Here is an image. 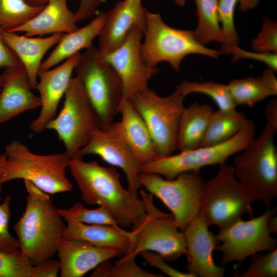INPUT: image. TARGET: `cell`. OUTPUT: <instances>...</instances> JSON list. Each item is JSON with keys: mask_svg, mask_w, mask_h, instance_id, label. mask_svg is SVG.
<instances>
[{"mask_svg": "<svg viewBox=\"0 0 277 277\" xmlns=\"http://www.w3.org/2000/svg\"><path fill=\"white\" fill-rule=\"evenodd\" d=\"M69 167L85 203L105 207L121 227L133 229L144 220L146 212L142 199L122 186L114 168L79 158L71 159Z\"/></svg>", "mask_w": 277, "mask_h": 277, "instance_id": "obj_1", "label": "cell"}, {"mask_svg": "<svg viewBox=\"0 0 277 277\" xmlns=\"http://www.w3.org/2000/svg\"><path fill=\"white\" fill-rule=\"evenodd\" d=\"M24 184L28 193L26 208L13 229L22 255L38 266L56 253L66 225L48 193L29 181Z\"/></svg>", "mask_w": 277, "mask_h": 277, "instance_id": "obj_2", "label": "cell"}, {"mask_svg": "<svg viewBox=\"0 0 277 277\" xmlns=\"http://www.w3.org/2000/svg\"><path fill=\"white\" fill-rule=\"evenodd\" d=\"M277 130L266 125L236 156L232 166L234 174L254 200L269 209L277 197V148L274 138Z\"/></svg>", "mask_w": 277, "mask_h": 277, "instance_id": "obj_3", "label": "cell"}, {"mask_svg": "<svg viewBox=\"0 0 277 277\" xmlns=\"http://www.w3.org/2000/svg\"><path fill=\"white\" fill-rule=\"evenodd\" d=\"M7 156L3 183L17 179L29 181L48 194L70 191L72 185L66 171L71 159L65 151L36 154L21 142L14 140L5 147Z\"/></svg>", "mask_w": 277, "mask_h": 277, "instance_id": "obj_4", "label": "cell"}, {"mask_svg": "<svg viewBox=\"0 0 277 277\" xmlns=\"http://www.w3.org/2000/svg\"><path fill=\"white\" fill-rule=\"evenodd\" d=\"M74 70L95 113L100 129H108L119 113L123 99L120 77L93 45L82 53Z\"/></svg>", "mask_w": 277, "mask_h": 277, "instance_id": "obj_5", "label": "cell"}, {"mask_svg": "<svg viewBox=\"0 0 277 277\" xmlns=\"http://www.w3.org/2000/svg\"><path fill=\"white\" fill-rule=\"evenodd\" d=\"M144 41L141 45L142 59L146 64L157 67L161 62L169 63L176 71L183 60L191 54L217 58L220 50L209 49L199 43L193 31L181 30L167 25L159 13L146 9Z\"/></svg>", "mask_w": 277, "mask_h": 277, "instance_id": "obj_6", "label": "cell"}, {"mask_svg": "<svg viewBox=\"0 0 277 277\" xmlns=\"http://www.w3.org/2000/svg\"><path fill=\"white\" fill-rule=\"evenodd\" d=\"M255 124L247 119L237 134L229 140L156 157L143 166L142 172L156 173L171 180L183 172L200 171L207 166L225 164L229 157L245 149L255 138Z\"/></svg>", "mask_w": 277, "mask_h": 277, "instance_id": "obj_7", "label": "cell"}, {"mask_svg": "<svg viewBox=\"0 0 277 277\" xmlns=\"http://www.w3.org/2000/svg\"><path fill=\"white\" fill-rule=\"evenodd\" d=\"M254 200L236 177L232 165H220L216 174L206 182L200 212L208 225L220 229L241 219L252 215Z\"/></svg>", "mask_w": 277, "mask_h": 277, "instance_id": "obj_8", "label": "cell"}, {"mask_svg": "<svg viewBox=\"0 0 277 277\" xmlns=\"http://www.w3.org/2000/svg\"><path fill=\"white\" fill-rule=\"evenodd\" d=\"M185 97L176 89L168 96H160L148 88L131 100L149 130L156 157L172 154L177 150L179 126Z\"/></svg>", "mask_w": 277, "mask_h": 277, "instance_id": "obj_9", "label": "cell"}, {"mask_svg": "<svg viewBox=\"0 0 277 277\" xmlns=\"http://www.w3.org/2000/svg\"><path fill=\"white\" fill-rule=\"evenodd\" d=\"M199 172H183L171 180L149 172H142L139 176L142 186L170 210L182 232L200 212L206 182Z\"/></svg>", "mask_w": 277, "mask_h": 277, "instance_id": "obj_10", "label": "cell"}, {"mask_svg": "<svg viewBox=\"0 0 277 277\" xmlns=\"http://www.w3.org/2000/svg\"><path fill=\"white\" fill-rule=\"evenodd\" d=\"M140 194L145 207L146 217L139 226L132 229L135 234L133 249L122 256L135 259L141 252L150 251L169 262L186 254L184 233L176 226L172 214L157 209L150 193L141 190Z\"/></svg>", "mask_w": 277, "mask_h": 277, "instance_id": "obj_11", "label": "cell"}, {"mask_svg": "<svg viewBox=\"0 0 277 277\" xmlns=\"http://www.w3.org/2000/svg\"><path fill=\"white\" fill-rule=\"evenodd\" d=\"M64 98L60 113L46 129L56 132L72 159L100 128L95 113L76 77L70 80Z\"/></svg>", "mask_w": 277, "mask_h": 277, "instance_id": "obj_12", "label": "cell"}, {"mask_svg": "<svg viewBox=\"0 0 277 277\" xmlns=\"http://www.w3.org/2000/svg\"><path fill=\"white\" fill-rule=\"evenodd\" d=\"M275 212L276 206L259 216L248 221L240 219L220 229L215 237L221 244L215 249L222 254L219 265L241 263L254 254L276 248V240L271 236L268 226L269 219Z\"/></svg>", "mask_w": 277, "mask_h": 277, "instance_id": "obj_13", "label": "cell"}, {"mask_svg": "<svg viewBox=\"0 0 277 277\" xmlns=\"http://www.w3.org/2000/svg\"><path fill=\"white\" fill-rule=\"evenodd\" d=\"M144 32L138 26L133 27L117 47L101 55L121 79L122 100L131 101L137 93L147 89L149 81L160 70L157 67L147 65L142 59L141 45Z\"/></svg>", "mask_w": 277, "mask_h": 277, "instance_id": "obj_14", "label": "cell"}, {"mask_svg": "<svg viewBox=\"0 0 277 277\" xmlns=\"http://www.w3.org/2000/svg\"><path fill=\"white\" fill-rule=\"evenodd\" d=\"M91 154L98 155L108 164L121 168L125 174L128 189L137 194L142 187L139 176L143 164L119 136L109 128H100L73 158L83 159Z\"/></svg>", "mask_w": 277, "mask_h": 277, "instance_id": "obj_15", "label": "cell"}, {"mask_svg": "<svg viewBox=\"0 0 277 277\" xmlns=\"http://www.w3.org/2000/svg\"><path fill=\"white\" fill-rule=\"evenodd\" d=\"M209 227L199 213L183 231L187 261L186 268L193 277H223L225 273V266L217 265L214 261L213 252L217 241Z\"/></svg>", "mask_w": 277, "mask_h": 277, "instance_id": "obj_16", "label": "cell"}, {"mask_svg": "<svg viewBox=\"0 0 277 277\" xmlns=\"http://www.w3.org/2000/svg\"><path fill=\"white\" fill-rule=\"evenodd\" d=\"M78 52L57 67L39 70L36 89L39 93L41 109L38 116L30 124L34 133L43 132L54 118L58 104L64 96L71 75L81 57Z\"/></svg>", "mask_w": 277, "mask_h": 277, "instance_id": "obj_17", "label": "cell"}, {"mask_svg": "<svg viewBox=\"0 0 277 277\" xmlns=\"http://www.w3.org/2000/svg\"><path fill=\"white\" fill-rule=\"evenodd\" d=\"M1 76L0 124L41 107L40 98L32 92L27 73L22 63L5 68Z\"/></svg>", "mask_w": 277, "mask_h": 277, "instance_id": "obj_18", "label": "cell"}, {"mask_svg": "<svg viewBox=\"0 0 277 277\" xmlns=\"http://www.w3.org/2000/svg\"><path fill=\"white\" fill-rule=\"evenodd\" d=\"M142 1L122 0L106 12L98 35L101 55L117 47L133 27L137 26L145 30L146 8L143 7Z\"/></svg>", "mask_w": 277, "mask_h": 277, "instance_id": "obj_19", "label": "cell"}, {"mask_svg": "<svg viewBox=\"0 0 277 277\" xmlns=\"http://www.w3.org/2000/svg\"><path fill=\"white\" fill-rule=\"evenodd\" d=\"M56 253L61 277H81L102 262L123 255L116 249L64 238L60 240Z\"/></svg>", "mask_w": 277, "mask_h": 277, "instance_id": "obj_20", "label": "cell"}, {"mask_svg": "<svg viewBox=\"0 0 277 277\" xmlns=\"http://www.w3.org/2000/svg\"><path fill=\"white\" fill-rule=\"evenodd\" d=\"M119 113L121 121L108 128L124 141L143 166L155 159L157 155L150 134L131 101H122Z\"/></svg>", "mask_w": 277, "mask_h": 277, "instance_id": "obj_21", "label": "cell"}, {"mask_svg": "<svg viewBox=\"0 0 277 277\" xmlns=\"http://www.w3.org/2000/svg\"><path fill=\"white\" fill-rule=\"evenodd\" d=\"M64 33H54L46 37L19 35L3 31L5 44L16 54L27 73L32 89H36L38 74L46 53L61 39Z\"/></svg>", "mask_w": 277, "mask_h": 277, "instance_id": "obj_22", "label": "cell"}, {"mask_svg": "<svg viewBox=\"0 0 277 277\" xmlns=\"http://www.w3.org/2000/svg\"><path fill=\"white\" fill-rule=\"evenodd\" d=\"M66 222L64 238L85 241L100 247L116 249L123 255L129 254L133 249L135 234L132 230L128 231L120 226L109 225L87 224L70 221Z\"/></svg>", "mask_w": 277, "mask_h": 277, "instance_id": "obj_23", "label": "cell"}, {"mask_svg": "<svg viewBox=\"0 0 277 277\" xmlns=\"http://www.w3.org/2000/svg\"><path fill=\"white\" fill-rule=\"evenodd\" d=\"M67 1L49 0L36 15L10 31L24 32V35L30 37L74 31L78 29L77 21L74 13L68 6Z\"/></svg>", "mask_w": 277, "mask_h": 277, "instance_id": "obj_24", "label": "cell"}, {"mask_svg": "<svg viewBox=\"0 0 277 277\" xmlns=\"http://www.w3.org/2000/svg\"><path fill=\"white\" fill-rule=\"evenodd\" d=\"M106 12H101L87 25L64 34L55 48L42 63L40 70H46L92 45L104 24Z\"/></svg>", "mask_w": 277, "mask_h": 277, "instance_id": "obj_25", "label": "cell"}, {"mask_svg": "<svg viewBox=\"0 0 277 277\" xmlns=\"http://www.w3.org/2000/svg\"><path fill=\"white\" fill-rule=\"evenodd\" d=\"M213 111L211 105L197 102L184 107L179 126L177 150L182 151L200 146Z\"/></svg>", "mask_w": 277, "mask_h": 277, "instance_id": "obj_26", "label": "cell"}, {"mask_svg": "<svg viewBox=\"0 0 277 277\" xmlns=\"http://www.w3.org/2000/svg\"><path fill=\"white\" fill-rule=\"evenodd\" d=\"M247 120L245 114L235 108L214 111L199 147L215 145L229 140L237 134Z\"/></svg>", "mask_w": 277, "mask_h": 277, "instance_id": "obj_27", "label": "cell"}, {"mask_svg": "<svg viewBox=\"0 0 277 277\" xmlns=\"http://www.w3.org/2000/svg\"><path fill=\"white\" fill-rule=\"evenodd\" d=\"M60 269L58 261L50 259L33 266L21 252L0 251V277H55Z\"/></svg>", "mask_w": 277, "mask_h": 277, "instance_id": "obj_28", "label": "cell"}, {"mask_svg": "<svg viewBox=\"0 0 277 277\" xmlns=\"http://www.w3.org/2000/svg\"><path fill=\"white\" fill-rule=\"evenodd\" d=\"M198 24L193 31L196 41L204 45L212 42L222 43L218 13V0H194Z\"/></svg>", "mask_w": 277, "mask_h": 277, "instance_id": "obj_29", "label": "cell"}, {"mask_svg": "<svg viewBox=\"0 0 277 277\" xmlns=\"http://www.w3.org/2000/svg\"><path fill=\"white\" fill-rule=\"evenodd\" d=\"M228 86L236 105H245L252 107L266 97L277 94L260 77L234 79L230 81Z\"/></svg>", "mask_w": 277, "mask_h": 277, "instance_id": "obj_30", "label": "cell"}, {"mask_svg": "<svg viewBox=\"0 0 277 277\" xmlns=\"http://www.w3.org/2000/svg\"><path fill=\"white\" fill-rule=\"evenodd\" d=\"M43 6H33L24 0H0V28L11 31L36 15Z\"/></svg>", "mask_w": 277, "mask_h": 277, "instance_id": "obj_31", "label": "cell"}, {"mask_svg": "<svg viewBox=\"0 0 277 277\" xmlns=\"http://www.w3.org/2000/svg\"><path fill=\"white\" fill-rule=\"evenodd\" d=\"M176 89L185 96L193 93L206 94L214 101L219 109L228 110L236 106L228 85L210 81L203 83L183 81L176 86Z\"/></svg>", "mask_w": 277, "mask_h": 277, "instance_id": "obj_32", "label": "cell"}, {"mask_svg": "<svg viewBox=\"0 0 277 277\" xmlns=\"http://www.w3.org/2000/svg\"><path fill=\"white\" fill-rule=\"evenodd\" d=\"M57 212L66 221L81 222L87 224L109 225L120 226L113 215L104 206L89 209L76 202L68 209H56Z\"/></svg>", "mask_w": 277, "mask_h": 277, "instance_id": "obj_33", "label": "cell"}, {"mask_svg": "<svg viewBox=\"0 0 277 277\" xmlns=\"http://www.w3.org/2000/svg\"><path fill=\"white\" fill-rule=\"evenodd\" d=\"M135 258L122 256L112 264L106 260L95 268L92 277H163L164 275L147 271L135 262Z\"/></svg>", "mask_w": 277, "mask_h": 277, "instance_id": "obj_34", "label": "cell"}, {"mask_svg": "<svg viewBox=\"0 0 277 277\" xmlns=\"http://www.w3.org/2000/svg\"><path fill=\"white\" fill-rule=\"evenodd\" d=\"M236 0H218L219 18L222 36V48L238 46L239 37L234 25Z\"/></svg>", "mask_w": 277, "mask_h": 277, "instance_id": "obj_35", "label": "cell"}, {"mask_svg": "<svg viewBox=\"0 0 277 277\" xmlns=\"http://www.w3.org/2000/svg\"><path fill=\"white\" fill-rule=\"evenodd\" d=\"M248 269L239 277H276L277 249L265 254L252 255Z\"/></svg>", "mask_w": 277, "mask_h": 277, "instance_id": "obj_36", "label": "cell"}, {"mask_svg": "<svg viewBox=\"0 0 277 277\" xmlns=\"http://www.w3.org/2000/svg\"><path fill=\"white\" fill-rule=\"evenodd\" d=\"M10 200V197L8 196L0 203V251L19 253L18 241L10 234L8 229L11 215Z\"/></svg>", "mask_w": 277, "mask_h": 277, "instance_id": "obj_37", "label": "cell"}, {"mask_svg": "<svg viewBox=\"0 0 277 277\" xmlns=\"http://www.w3.org/2000/svg\"><path fill=\"white\" fill-rule=\"evenodd\" d=\"M253 50L265 53L277 52V24L268 17L263 19L261 31L251 43Z\"/></svg>", "mask_w": 277, "mask_h": 277, "instance_id": "obj_38", "label": "cell"}, {"mask_svg": "<svg viewBox=\"0 0 277 277\" xmlns=\"http://www.w3.org/2000/svg\"><path fill=\"white\" fill-rule=\"evenodd\" d=\"M220 51L222 54H232L233 62H235L240 58L253 59L264 63L267 65L268 68L274 72L277 71L276 53L249 52L241 49L238 46L222 48Z\"/></svg>", "mask_w": 277, "mask_h": 277, "instance_id": "obj_39", "label": "cell"}, {"mask_svg": "<svg viewBox=\"0 0 277 277\" xmlns=\"http://www.w3.org/2000/svg\"><path fill=\"white\" fill-rule=\"evenodd\" d=\"M139 255L150 266L155 267L171 277H193L189 272H183L169 265L164 259L157 253L145 251Z\"/></svg>", "mask_w": 277, "mask_h": 277, "instance_id": "obj_40", "label": "cell"}, {"mask_svg": "<svg viewBox=\"0 0 277 277\" xmlns=\"http://www.w3.org/2000/svg\"><path fill=\"white\" fill-rule=\"evenodd\" d=\"M103 0H80L78 7L74 12L77 22L92 17Z\"/></svg>", "mask_w": 277, "mask_h": 277, "instance_id": "obj_41", "label": "cell"}, {"mask_svg": "<svg viewBox=\"0 0 277 277\" xmlns=\"http://www.w3.org/2000/svg\"><path fill=\"white\" fill-rule=\"evenodd\" d=\"M2 31L0 28V69L21 64L16 54L4 43Z\"/></svg>", "mask_w": 277, "mask_h": 277, "instance_id": "obj_42", "label": "cell"}, {"mask_svg": "<svg viewBox=\"0 0 277 277\" xmlns=\"http://www.w3.org/2000/svg\"><path fill=\"white\" fill-rule=\"evenodd\" d=\"M264 115L266 123L277 130V101L273 99L270 101L264 109Z\"/></svg>", "mask_w": 277, "mask_h": 277, "instance_id": "obj_43", "label": "cell"}, {"mask_svg": "<svg viewBox=\"0 0 277 277\" xmlns=\"http://www.w3.org/2000/svg\"><path fill=\"white\" fill-rule=\"evenodd\" d=\"M274 72L272 70L268 68L263 71L260 77L270 89L277 92V80Z\"/></svg>", "mask_w": 277, "mask_h": 277, "instance_id": "obj_44", "label": "cell"}, {"mask_svg": "<svg viewBox=\"0 0 277 277\" xmlns=\"http://www.w3.org/2000/svg\"><path fill=\"white\" fill-rule=\"evenodd\" d=\"M240 3L239 9L245 11L255 8L259 4V0H236Z\"/></svg>", "mask_w": 277, "mask_h": 277, "instance_id": "obj_45", "label": "cell"}, {"mask_svg": "<svg viewBox=\"0 0 277 277\" xmlns=\"http://www.w3.org/2000/svg\"><path fill=\"white\" fill-rule=\"evenodd\" d=\"M7 156L5 153L0 154V201H1V193L2 191V185L4 174Z\"/></svg>", "mask_w": 277, "mask_h": 277, "instance_id": "obj_46", "label": "cell"}, {"mask_svg": "<svg viewBox=\"0 0 277 277\" xmlns=\"http://www.w3.org/2000/svg\"><path fill=\"white\" fill-rule=\"evenodd\" d=\"M276 212H274L269 217L268 226L271 233H277V217Z\"/></svg>", "mask_w": 277, "mask_h": 277, "instance_id": "obj_47", "label": "cell"}, {"mask_svg": "<svg viewBox=\"0 0 277 277\" xmlns=\"http://www.w3.org/2000/svg\"><path fill=\"white\" fill-rule=\"evenodd\" d=\"M29 5L33 6H43L46 5L49 0H24Z\"/></svg>", "mask_w": 277, "mask_h": 277, "instance_id": "obj_48", "label": "cell"}, {"mask_svg": "<svg viewBox=\"0 0 277 277\" xmlns=\"http://www.w3.org/2000/svg\"><path fill=\"white\" fill-rule=\"evenodd\" d=\"M174 2L180 7H183L185 6L187 0H173Z\"/></svg>", "mask_w": 277, "mask_h": 277, "instance_id": "obj_49", "label": "cell"}, {"mask_svg": "<svg viewBox=\"0 0 277 277\" xmlns=\"http://www.w3.org/2000/svg\"><path fill=\"white\" fill-rule=\"evenodd\" d=\"M1 87H2V78H1V76L0 75V91H1Z\"/></svg>", "mask_w": 277, "mask_h": 277, "instance_id": "obj_50", "label": "cell"}]
</instances>
